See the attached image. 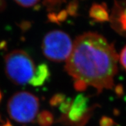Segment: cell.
Instances as JSON below:
<instances>
[{"label": "cell", "instance_id": "6da1fadb", "mask_svg": "<svg viewBox=\"0 0 126 126\" xmlns=\"http://www.w3.org/2000/svg\"><path fill=\"white\" fill-rule=\"evenodd\" d=\"M118 60L113 44L98 33L86 32L75 39L65 70L74 80H82L100 93L114 86Z\"/></svg>", "mask_w": 126, "mask_h": 126}, {"label": "cell", "instance_id": "7a4b0ae2", "mask_svg": "<svg viewBox=\"0 0 126 126\" xmlns=\"http://www.w3.org/2000/svg\"><path fill=\"white\" fill-rule=\"evenodd\" d=\"M7 77L13 83L24 85L29 82L35 71L34 62L23 50H14L5 57Z\"/></svg>", "mask_w": 126, "mask_h": 126}, {"label": "cell", "instance_id": "3957f363", "mask_svg": "<svg viewBox=\"0 0 126 126\" xmlns=\"http://www.w3.org/2000/svg\"><path fill=\"white\" fill-rule=\"evenodd\" d=\"M39 108L38 98L27 91H20L14 94L7 104V111L10 118L23 124L33 121L38 113Z\"/></svg>", "mask_w": 126, "mask_h": 126}, {"label": "cell", "instance_id": "277c9868", "mask_svg": "<svg viewBox=\"0 0 126 126\" xmlns=\"http://www.w3.org/2000/svg\"><path fill=\"white\" fill-rule=\"evenodd\" d=\"M70 37L61 30L49 32L44 37L42 50L44 55L53 62L67 61L73 50Z\"/></svg>", "mask_w": 126, "mask_h": 126}, {"label": "cell", "instance_id": "5b68a950", "mask_svg": "<svg viewBox=\"0 0 126 126\" xmlns=\"http://www.w3.org/2000/svg\"><path fill=\"white\" fill-rule=\"evenodd\" d=\"M88 102L89 98L84 94H79L73 100L69 113L67 115L64 116L67 117L71 122L78 123L79 122L84 121L89 113Z\"/></svg>", "mask_w": 126, "mask_h": 126}, {"label": "cell", "instance_id": "8992f818", "mask_svg": "<svg viewBox=\"0 0 126 126\" xmlns=\"http://www.w3.org/2000/svg\"><path fill=\"white\" fill-rule=\"evenodd\" d=\"M110 21H111L114 30L126 36V7L123 8L118 4H116Z\"/></svg>", "mask_w": 126, "mask_h": 126}, {"label": "cell", "instance_id": "52a82bcc", "mask_svg": "<svg viewBox=\"0 0 126 126\" xmlns=\"http://www.w3.org/2000/svg\"><path fill=\"white\" fill-rule=\"evenodd\" d=\"M50 77V71L46 63H41L35 68L33 77L29 81V84L33 87H41L48 81Z\"/></svg>", "mask_w": 126, "mask_h": 126}, {"label": "cell", "instance_id": "ba28073f", "mask_svg": "<svg viewBox=\"0 0 126 126\" xmlns=\"http://www.w3.org/2000/svg\"><path fill=\"white\" fill-rule=\"evenodd\" d=\"M89 15L94 21L100 23L109 21L110 19L106 5L104 4H93L90 8Z\"/></svg>", "mask_w": 126, "mask_h": 126}, {"label": "cell", "instance_id": "9c48e42d", "mask_svg": "<svg viewBox=\"0 0 126 126\" xmlns=\"http://www.w3.org/2000/svg\"><path fill=\"white\" fill-rule=\"evenodd\" d=\"M53 122V116L51 112L43 111L37 115V122L41 126H50Z\"/></svg>", "mask_w": 126, "mask_h": 126}, {"label": "cell", "instance_id": "30bf717a", "mask_svg": "<svg viewBox=\"0 0 126 126\" xmlns=\"http://www.w3.org/2000/svg\"><path fill=\"white\" fill-rule=\"evenodd\" d=\"M66 1V0H43V5L47 7L49 11L55 10L59 8L61 4Z\"/></svg>", "mask_w": 126, "mask_h": 126}, {"label": "cell", "instance_id": "8fae6325", "mask_svg": "<svg viewBox=\"0 0 126 126\" xmlns=\"http://www.w3.org/2000/svg\"><path fill=\"white\" fill-rule=\"evenodd\" d=\"M79 2L77 0H71L67 5L66 10L68 12V15L72 17H76L78 15L79 11Z\"/></svg>", "mask_w": 126, "mask_h": 126}, {"label": "cell", "instance_id": "7c38bea8", "mask_svg": "<svg viewBox=\"0 0 126 126\" xmlns=\"http://www.w3.org/2000/svg\"><path fill=\"white\" fill-rule=\"evenodd\" d=\"M73 100L71 98H66L60 104L59 111L64 115H67L71 109Z\"/></svg>", "mask_w": 126, "mask_h": 126}, {"label": "cell", "instance_id": "4fadbf2b", "mask_svg": "<svg viewBox=\"0 0 126 126\" xmlns=\"http://www.w3.org/2000/svg\"><path fill=\"white\" fill-rule=\"evenodd\" d=\"M66 96L63 93H57L53 95L50 100V104L52 107L59 106L60 104L66 99Z\"/></svg>", "mask_w": 126, "mask_h": 126}, {"label": "cell", "instance_id": "5bb4252c", "mask_svg": "<svg viewBox=\"0 0 126 126\" xmlns=\"http://www.w3.org/2000/svg\"><path fill=\"white\" fill-rule=\"evenodd\" d=\"M19 5L23 7H31L36 5L40 0H14Z\"/></svg>", "mask_w": 126, "mask_h": 126}, {"label": "cell", "instance_id": "9a60e30c", "mask_svg": "<svg viewBox=\"0 0 126 126\" xmlns=\"http://www.w3.org/2000/svg\"><path fill=\"white\" fill-rule=\"evenodd\" d=\"M74 88L78 91H83L86 90L88 85L82 80H74Z\"/></svg>", "mask_w": 126, "mask_h": 126}, {"label": "cell", "instance_id": "2e32d148", "mask_svg": "<svg viewBox=\"0 0 126 126\" xmlns=\"http://www.w3.org/2000/svg\"><path fill=\"white\" fill-rule=\"evenodd\" d=\"M114 124V122L113 120L108 116H103L100 120V126H113Z\"/></svg>", "mask_w": 126, "mask_h": 126}, {"label": "cell", "instance_id": "e0dca14e", "mask_svg": "<svg viewBox=\"0 0 126 126\" xmlns=\"http://www.w3.org/2000/svg\"><path fill=\"white\" fill-rule=\"evenodd\" d=\"M119 60L122 67L126 70V45L120 53Z\"/></svg>", "mask_w": 126, "mask_h": 126}, {"label": "cell", "instance_id": "ac0fdd59", "mask_svg": "<svg viewBox=\"0 0 126 126\" xmlns=\"http://www.w3.org/2000/svg\"><path fill=\"white\" fill-rule=\"evenodd\" d=\"M57 19L60 24L61 23L65 21L67 19L68 14L66 10H62L58 14H57Z\"/></svg>", "mask_w": 126, "mask_h": 126}, {"label": "cell", "instance_id": "d6986e66", "mask_svg": "<svg viewBox=\"0 0 126 126\" xmlns=\"http://www.w3.org/2000/svg\"><path fill=\"white\" fill-rule=\"evenodd\" d=\"M48 19L49 21L51 23H54L59 24L57 19V14L53 12H51L48 14Z\"/></svg>", "mask_w": 126, "mask_h": 126}, {"label": "cell", "instance_id": "ffe728a7", "mask_svg": "<svg viewBox=\"0 0 126 126\" xmlns=\"http://www.w3.org/2000/svg\"><path fill=\"white\" fill-rule=\"evenodd\" d=\"M19 26L22 30H28L31 27V23L29 21H23Z\"/></svg>", "mask_w": 126, "mask_h": 126}, {"label": "cell", "instance_id": "44dd1931", "mask_svg": "<svg viewBox=\"0 0 126 126\" xmlns=\"http://www.w3.org/2000/svg\"><path fill=\"white\" fill-rule=\"evenodd\" d=\"M7 3L5 0H0V12H3L6 9Z\"/></svg>", "mask_w": 126, "mask_h": 126}, {"label": "cell", "instance_id": "7402d4cb", "mask_svg": "<svg viewBox=\"0 0 126 126\" xmlns=\"http://www.w3.org/2000/svg\"><path fill=\"white\" fill-rule=\"evenodd\" d=\"M1 99V91H0V100Z\"/></svg>", "mask_w": 126, "mask_h": 126}]
</instances>
